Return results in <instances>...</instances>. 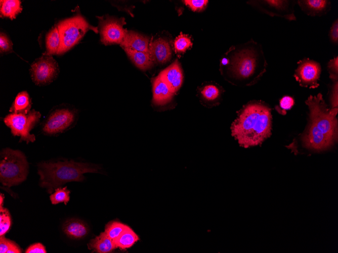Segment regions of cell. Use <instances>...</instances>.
<instances>
[{"mask_svg":"<svg viewBox=\"0 0 338 253\" xmlns=\"http://www.w3.org/2000/svg\"><path fill=\"white\" fill-rule=\"evenodd\" d=\"M129 226L118 221H112L107 224L104 232L114 241Z\"/></svg>","mask_w":338,"mask_h":253,"instance_id":"26","label":"cell"},{"mask_svg":"<svg viewBox=\"0 0 338 253\" xmlns=\"http://www.w3.org/2000/svg\"><path fill=\"white\" fill-rule=\"evenodd\" d=\"M100 168L97 165L70 161L55 163L43 162L38 165L40 176L39 185L51 193L68 182L82 181L87 173H100Z\"/></svg>","mask_w":338,"mask_h":253,"instance_id":"4","label":"cell"},{"mask_svg":"<svg viewBox=\"0 0 338 253\" xmlns=\"http://www.w3.org/2000/svg\"><path fill=\"white\" fill-rule=\"evenodd\" d=\"M186 5L193 11H199L203 10L208 3L205 0H186L184 1Z\"/></svg>","mask_w":338,"mask_h":253,"instance_id":"34","label":"cell"},{"mask_svg":"<svg viewBox=\"0 0 338 253\" xmlns=\"http://www.w3.org/2000/svg\"><path fill=\"white\" fill-rule=\"evenodd\" d=\"M294 104V99L291 96L285 95L280 99L279 105L276 106L275 109L280 114L285 115L286 111L290 110Z\"/></svg>","mask_w":338,"mask_h":253,"instance_id":"30","label":"cell"},{"mask_svg":"<svg viewBox=\"0 0 338 253\" xmlns=\"http://www.w3.org/2000/svg\"><path fill=\"white\" fill-rule=\"evenodd\" d=\"M153 104L157 106H163L169 103L174 93L159 75L152 81Z\"/></svg>","mask_w":338,"mask_h":253,"instance_id":"18","label":"cell"},{"mask_svg":"<svg viewBox=\"0 0 338 253\" xmlns=\"http://www.w3.org/2000/svg\"><path fill=\"white\" fill-rule=\"evenodd\" d=\"M149 38L136 32L130 30L127 31L125 37L120 44L123 48L132 50L149 53L150 44Z\"/></svg>","mask_w":338,"mask_h":253,"instance_id":"16","label":"cell"},{"mask_svg":"<svg viewBox=\"0 0 338 253\" xmlns=\"http://www.w3.org/2000/svg\"><path fill=\"white\" fill-rule=\"evenodd\" d=\"M158 75L174 93L179 90L182 84L183 73L177 60L160 72Z\"/></svg>","mask_w":338,"mask_h":253,"instance_id":"13","label":"cell"},{"mask_svg":"<svg viewBox=\"0 0 338 253\" xmlns=\"http://www.w3.org/2000/svg\"><path fill=\"white\" fill-rule=\"evenodd\" d=\"M329 38L334 44L338 43V20L336 19L332 24L329 32Z\"/></svg>","mask_w":338,"mask_h":253,"instance_id":"35","label":"cell"},{"mask_svg":"<svg viewBox=\"0 0 338 253\" xmlns=\"http://www.w3.org/2000/svg\"><path fill=\"white\" fill-rule=\"evenodd\" d=\"M332 81L333 83L330 86L329 97L330 108H338V81Z\"/></svg>","mask_w":338,"mask_h":253,"instance_id":"32","label":"cell"},{"mask_svg":"<svg viewBox=\"0 0 338 253\" xmlns=\"http://www.w3.org/2000/svg\"><path fill=\"white\" fill-rule=\"evenodd\" d=\"M55 192L50 195V200L52 204L56 205L64 203L66 205L70 199V191L66 187H58L55 190Z\"/></svg>","mask_w":338,"mask_h":253,"instance_id":"27","label":"cell"},{"mask_svg":"<svg viewBox=\"0 0 338 253\" xmlns=\"http://www.w3.org/2000/svg\"><path fill=\"white\" fill-rule=\"evenodd\" d=\"M296 1L266 0L249 1L248 3L260 11L271 17L277 16L289 21L296 20L294 6Z\"/></svg>","mask_w":338,"mask_h":253,"instance_id":"11","label":"cell"},{"mask_svg":"<svg viewBox=\"0 0 338 253\" xmlns=\"http://www.w3.org/2000/svg\"><path fill=\"white\" fill-rule=\"evenodd\" d=\"M97 18L101 42L105 45L120 44L128 31L123 28L126 24L125 19L108 15Z\"/></svg>","mask_w":338,"mask_h":253,"instance_id":"8","label":"cell"},{"mask_svg":"<svg viewBox=\"0 0 338 253\" xmlns=\"http://www.w3.org/2000/svg\"><path fill=\"white\" fill-rule=\"evenodd\" d=\"M26 253H46L45 247L40 243H36L29 246L25 251Z\"/></svg>","mask_w":338,"mask_h":253,"instance_id":"37","label":"cell"},{"mask_svg":"<svg viewBox=\"0 0 338 253\" xmlns=\"http://www.w3.org/2000/svg\"><path fill=\"white\" fill-rule=\"evenodd\" d=\"M16 243L6 238L4 235L0 237V252L6 253L7 250Z\"/></svg>","mask_w":338,"mask_h":253,"instance_id":"36","label":"cell"},{"mask_svg":"<svg viewBox=\"0 0 338 253\" xmlns=\"http://www.w3.org/2000/svg\"><path fill=\"white\" fill-rule=\"evenodd\" d=\"M272 109L262 100H252L238 112L231 126V135L241 147L261 145L271 135Z\"/></svg>","mask_w":338,"mask_h":253,"instance_id":"3","label":"cell"},{"mask_svg":"<svg viewBox=\"0 0 338 253\" xmlns=\"http://www.w3.org/2000/svg\"><path fill=\"white\" fill-rule=\"evenodd\" d=\"M89 249L98 253H108L116 248L114 241L107 236L104 232L91 239L88 244Z\"/></svg>","mask_w":338,"mask_h":253,"instance_id":"20","label":"cell"},{"mask_svg":"<svg viewBox=\"0 0 338 253\" xmlns=\"http://www.w3.org/2000/svg\"><path fill=\"white\" fill-rule=\"evenodd\" d=\"M4 195H3L2 194H1V196H0V199H1L0 208L3 207L2 205H3V201H4Z\"/></svg>","mask_w":338,"mask_h":253,"instance_id":"39","label":"cell"},{"mask_svg":"<svg viewBox=\"0 0 338 253\" xmlns=\"http://www.w3.org/2000/svg\"><path fill=\"white\" fill-rule=\"evenodd\" d=\"M28 173V163L24 154L10 148L1 153L0 181L5 186L18 185L26 180Z\"/></svg>","mask_w":338,"mask_h":253,"instance_id":"5","label":"cell"},{"mask_svg":"<svg viewBox=\"0 0 338 253\" xmlns=\"http://www.w3.org/2000/svg\"><path fill=\"white\" fill-rule=\"evenodd\" d=\"M63 232L70 238L79 239L86 237L89 233V228L83 221L78 219L66 221L63 225Z\"/></svg>","mask_w":338,"mask_h":253,"instance_id":"19","label":"cell"},{"mask_svg":"<svg viewBox=\"0 0 338 253\" xmlns=\"http://www.w3.org/2000/svg\"><path fill=\"white\" fill-rule=\"evenodd\" d=\"M223 88L214 83H208L198 89V94L201 103L206 107L218 105L224 92Z\"/></svg>","mask_w":338,"mask_h":253,"instance_id":"14","label":"cell"},{"mask_svg":"<svg viewBox=\"0 0 338 253\" xmlns=\"http://www.w3.org/2000/svg\"><path fill=\"white\" fill-rule=\"evenodd\" d=\"M31 107V101L28 93L25 91L19 93L12 104L10 112L12 113L27 114Z\"/></svg>","mask_w":338,"mask_h":253,"instance_id":"22","label":"cell"},{"mask_svg":"<svg viewBox=\"0 0 338 253\" xmlns=\"http://www.w3.org/2000/svg\"><path fill=\"white\" fill-rule=\"evenodd\" d=\"M40 113L34 110L27 114L12 113L8 114L4 119L5 124L10 128L14 136H20V141L34 142L35 136L30 131L38 123Z\"/></svg>","mask_w":338,"mask_h":253,"instance_id":"7","label":"cell"},{"mask_svg":"<svg viewBox=\"0 0 338 253\" xmlns=\"http://www.w3.org/2000/svg\"><path fill=\"white\" fill-rule=\"evenodd\" d=\"M57 26L61 38V45L57 55L63 54L70 49L89 30L98 32V27L90 25L79 14L59 21Z\"/></svg>","mask_w":338,"mask_h":253,"instance_id":"6","label":"cell"},{"mask_svg":"<svg viewBox=\"0 0 338 253\" xmlns=\"http://www.w3.org/2000/svg\"><path fill=\"white\" fill-rule=\"evenodd\" d=\"M139 240L138 235L129 226L114 241L117 248L124 250L133 246Z\"/></svg>","mask_w":338,"mask_h":253,"instance_id":"25","label":"cell"},{"mask_svg":"<svg viewBox=\"0 0 338 253\" xmlns=\"http://www.w3.org/2000/svg\"><path fill=\"white\" fill-rule=\"evenodd\" d=\"M74 112L68 108L54 111L43 126V131L48 135H55L66 130L75 120Z\"/></svg>","mask_w":338,"mask_h":253,"instance_id":"12","label":"cell"},{"mask_svg":"<svg viewBox=\"0 0 338 253\" xmlns=\"http://www.w3.org/2000/svg\"><path fill=\"white\" fill-rule=\"evenodd\" d=\"M305 104L309 110L308 123L298 139L310 151L327 150L337 139L338 108H329L321 93L310 95Z\"/></svg>","mask_w":338,"mask_h":253,"instance_id":"2","label":"cell"},{"mask_svg":"<svg viewBox=\"0 0 338 253\" xmlns=\"http://www.w3.org/2000/svg\"><path fill=\"white\" fill-rule=\"evenodd\" d=\"M327 69L331 80H338V57L330 60L327 64Z\"/></svg>","mask_w":338,"mask_h":253,"instance_id":"31","label":"cell"},{"mask_svg":"<svg viewBox=\"0 0 338 253\" xmlns=\"http://www.w3.org/2000/svg\"><path fill=\"white\" fill-rule=\"evenodd\" d=\"M192 43L190 38L186 35L181 34L175 40L174 47L177 53H183L186 51Z\"/></svg>","mask_w":338,"mask_h":253,"instance_id":"29","label":"cell"},{"mask_svg":"<svg viewBox=\"0 0 338 253\" xmlns=\"http://www.w3.org/2000/svg\"><path fill=\"white\" fill-rule=\"evenodd\" d=\"M298 67L293 76L299 85L303 87L315 88L319 86L318 81L321 72L319 63L305 58L298 62Z\"/></svg>","mask_w":338,"mask_h":253,"instance_id":"10","label":"cell"},{"mask_svg":"<svg viewBox=\"0 0 338 253\" xmlns=\"http://www.w3.org/2000/svg\"><path fill=\"white\" fill-rule=\"evenodd\" d=\"M132 62L140 69L146 71L152 67L154 62L149 53L123 48Z\"/></svg>","mask_w":338,"mask_h":253,"instance_id":"21","label":"cell"},{"mask_svg":"<svg viewBox=\"0 0 338 253\" xmlns=\"http://www.w3.org/2000/svg\"><path fill=\"white\" fill-rule=\"evenodd\" d=\"M20 247L16 244L9 248L6 253H21Z\"/></svg>","mask_w":338,"mask_h":253,"instance_id":"38","label":"cell"},{"mask_svg":"<svg viewBox=\"0 0 338 253\" xmlns=\"http://www.w3.org/2000/svg\"><path fill=\"white\" fill-rule=\"evenodd\" d=\"M149 54L154 63L160 64L169 61L172 56V50L168 42L163 38H158L150 43Z\"/></svg>","mask_w":338,"mask_h":253,"instance_id":"15","label":"cell"},{"mask_svg":"<svg viewBox=\"0 0 338 253\" xmlns=\"http://www.w3.org/2000/svg\"><path fill=\"white\" fill-rule=\"evenodd\" d=\"M267 67L262 46L252 40L231 46L220 63V71L224 78L238 86L256 83L266 71Z\"/></svg>","mask_w":338,"mask_h":253,"instance_id":"1","label":"cell"},{"mask_svg":"<svg viewBox=\"0 0 338 253\" xmlns=\"http://www.w3.org/2000/svg\"><path fill=\"white\" fill-rule=\"evenodd\" d=\"M61 45V38L58 27H52L46 36V54L49 55L57 54Z\"/></svg>","mask_w":338,"mask_h":253,"instance_id":"24","label":"cell"},{"mask_svg":"<svg viewBox=\"0 0 338 253\" xmlns=\"http://www.w3.org/2000/svg\"><path fill=\"white\" fill-rule=\"evenodd\" d=\"M22 10L20 1L1 0L0 1V13L2 18H8L13 20L21 13Z\"/></svg>","mask_w":338,"mask_h":253,"instance_id":"23","label":"cell"},{"mask_svg":"<svg viewBox=\"0 0 338 253\" xmlns=\"http://www.w3.org/2000/svg\"><path fill=\"white\" fill-rule=\"evenodd\" d=\"M59 72L56 61L46 53L37 59L31 65L30 74L33 81L37 85L52 82Z\"/></svg>","mask_w":338,"mask_h":253,"instance_id":"9","label":"cell"},{"mask_svg":"<svg viewBox=\"0 0 338 253\" xmlns=\"http://www.w3.org/2000/svg\"><path fill=\"white\" fill-rule=\"evenodd\" d=\"M298 4L306 14L312 17L323 16L331 7L330 1L327 0H299Z\"/></svg>","mask_w":338,"mask_h":253,"instance_id":"17","label":"cell"},{"mask_svg":"<svg viewBox=\"0 0 338 253\" xmlns=\"http://www.w3.org/2000/svg\"><path fill=\"white\" fill-rule=\"evenodd\" d=\"M11 216L7 209L0 208V236L4 235L11 226Z\"/></svg>","mask_w":338,"mask_h":253,"instance_id":"28","label":"cell"},{"mask_svg":"<svg viewBox=\"0 0 338 253\" xmlns=\"http://www.w3.org/2000/svg\"><path fill=\"white\" fill-rule=\"evenodd\" d=\"M13 44L8 36L4 33L0 34V51L1 53L12 52Z\"/></svg>","mask_w":338,"mask_h":253,"instance_id":"33","label":"cell"}]
</instances>
